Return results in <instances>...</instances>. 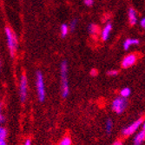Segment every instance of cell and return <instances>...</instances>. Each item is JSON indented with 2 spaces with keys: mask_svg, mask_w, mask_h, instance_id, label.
I'll use <instances>...</instances> for the list:
<instances>
[{
  "mask_svg": "<svg viewBox=\"0 0 145 145\" xmlns=\"http://www.w3.org/2000/svg\"><path fill=\"white\" fill-rule=\"evenodd\" d=\"M5 35L7 39V45L9 48V52L11 57H14L17 52L18 48V39L16 34L13 32V31L9 27L6 26L5 27Z\"/></svg>",
  "mask_w": 145,
  "mask_h": 145,
  "instance_id": "6da1fadb",
  "label": "cell"
},
{
  "mask_svg": "<svg viewBox=\"0 0 145 145\" xmlns=\"http://www.w3.org/2000/svg\"><path fill=\"white\" fill-rule=\"evenodd\" d=\"M61 84H62V96L66 98L69 96V84H68V64L66 61L61 63Z\"/></svg>",
  "mask_w": 145,
  "mask_h": 145,
  "instance_id": "7a4b0ae2",
  "label": "cell"
},
{
  "mask_svg": "<svg viewBox=\"0 0 145 145\" xmlns=\"http://www.w3.org/2000/svg\"><path fill=\"white\" fill-rule=\"evenodd\" d=\"M36 84H37V95L40 102L44 101L45 97V89H44V81L43 74L40 71H37L36 75Z\"/></svg>",
  "mask_w": 145,
  "mask_h": 145,
  "instance_id": "3957f363",
  "label": "cell"
},
{
  "mask_svg": "<svg viewBox=\"0 0 145 145\" xmlns=\"http://www.w3.org/2000/svg\"><path fill=\"white\" fill-rule=\"evenodd\" d=\"M127 104H128L127 98H125V97H116L112 102L111 109L116 114H122L124 111V110L126 109Z\"/></svg>",
  "mask_w": 145,
  "mask_h": 145,
  "instance_id": "277c9868",
  "label": "cell"
},
{
  "mask_svg": "<svg viewBox=\"0 0 145 145\" xmlns=\"http://www.w3.org/2000/svg\"><path fill=\"white\" fill-rule=\"evenodd\" d=\"M142 122H143L142 118H140V119L137 120V121L134 122L133 123H131L129 126L124 128L123 130V134L124 136H126V137L132 135L134 132H136V131L138 129V128L142 125Z\"/></svg>",
  "mask_w": 145,
  "mask_h": 145,
  "instance_id": "5b68a950",
  "label": "cell"
},
{
  "mask_svg": "<svg viewBox=\"0 0 145 145\" xmlns=\"http://www.w3.org/2000/svg\"><path fill=\"white\" fill-rule=\"evenodd\" d=\"M19 93L21 102L24 103L27 97V78L25 75H22L20 79V87H19Z\"/></svg>",
  "mask_w": 145,
  "mask_h": 145,
  "instance_id": "8992f818",
  "label": "cell"
},
{
  "mask_svg": "<svg viewBox=\"0 0 145 145\" xmlns=\"http://www.w3.org/2000/svg\"><path fill=\"white\" fill-rule=\"evenodd\" d=\"M137 62V57L135 54H129L128 56H126L123 61H122V66L123 68L126 69V68H129L130 66H132L133 64H135V63Z\"/></svg>",
  "mask_w": 145,
  "mask_h": 145,
  "instance_id": "52a82bcc",
  "label": "cell"
},
{
  "mask_svg": "<svg viewBox=\"0 0 145 145\" xmlns=\"http://www.w3.org/2000/svg\"><path fill=\"white\" fill-rule=\"evenodd\" d=\"M111 30H112V24L110 23L106 24V25L104 26V28L102 31V39L103 41H107L109 39Z\"/></svg>",
  "mask_w": 145,
  "mask_h": 145,
  "instance_id": "ba28073f",
  "label": "cell"
},
{
  "mask_svg": "<svg viewBox=\"0 0 145 145\" xmlns=\"http://www.w3.org/2000/svg\"><path fill=\"white\" fill-rule=\"evenodd\" d=\"M144 140H145V129H142L135 137V138H134V145H141L143 142Z\"/></svg>",
  "mask_w": 145,
  "mask_h": 145,
  "instance_id": "9c48e42d",
  "label": "cell"
},
{
  "mask_svg": "<svg viewBox=\"0 0 145 145\" xmlns=\"http://www.w3.org/2000/svg\"><path fill=\"white\" fill-rule=\"evenodd\" d=\"M140 42L138 39H135V38H128L125 40L124 44H123V48L125 50H128L129 49V47L131 45H137Z\"/></svg>",
  "mask_w": 145,
  "mask_h": 145,
  "instance_id": "30bf717a",
  "label": "cell"
},
{
  "mask_svg": "<svg viewBox=\"0 0 145 145\" xmlns=\"http://www.w3.org/2000/svg\"><path fill=\"white\" fill-rule=\"evenodd\" d=\"M129 24L131 25H134L137 24V12L134 9H129Z\"/></svg>",
  "mask_w": 145,
  "mask_h": 145,
  "instance_id": "8fae6325",
  "label": "cell"
},
{
  "mask_svg": "<svg viewBox=\"0 0 145 145\" xmlns=\"http://www.w3.org/2000/svg\"><path fill=\"white\" fill-rule=\"evenodd\" d=\"M68 32H69V26L67 24H62L61 25V35H62V37H66Z\"/></svg>",
  "mask_w": 145,
  "mask_h": 145,
  "instance_id": "7c38bea8",
  "label": "cell"
},
{
  "mask_svg": "<svg viewBox=\"0 0 145 145\" xmlns=\"http://www.w3.org/2000/svg\"><path fill=\"white\" fill-rule=\"evenodd\" d=\"M130 93H131V90H130L129 88H123V89L121 90V92H120V95H121L122 97L127 98L128 97L130 96Z\"/></svg>",
  "mask_w": 145,
  "mask_h": 145,
  "instance_id": "4fadbf2b",
  "label": "cell"
},
{
  "mask_svg": "<svg viewBox=\"0 0 145 145\" xmlns=\"http://www.w3.org/2000/svg\"><path fill=\"white\" fill-rule=\"evenodd\" d=\"M58 145H71V137H63L60 141Z\"/></svg>",
  "mask_w": 145,
  "mask_h": 145,
  "instance_id": "5bb4252c",
  "label": "cell"
},
{
  "mask_svg": "<svg viewBox=\"0 0 145 145\" xmlns=\"http://www.w3.org/2000/svg\"><path fill=\"white\" fill-rule=\"evenodd\" d=\"M112 128H113V122L110 119H108L106 122V125H105V129H106V131L108 134H110L111 132Z\"/></svg>",
  "mask_w": 145,
  "mask_h": 145,
  "instance_id": "9a60e30c",
  "label": "cell"
},
{
  "mask_svg": "<svg viewBox=\"0 0 145 145\" xmlns=\"http://www.w3.org/2000/svg\"><path fill=\"white\" fill-rule=\"evenodd\" d=\"M97 30H98L97 26L95 25V24H90V25L89 26V31L90 34H94V33H96V32L97 31Z\"/></svg>",
  "mask_w": 145,
  "mask_h": 145,
  "instance_id": "2e32d148",
  "label": "cell"
},
{
  "mask_svg": "<svg viewBox=\"0 0 145 145\" xmlns=\"http://www.w3.org/2000/svg\"><path fill=\"white\" fill-rule=\"evenodd\" d=\"M6 136H7L6 130L5 129L0 127V139H4L5 140V138L6 137Z\"/></svg>",
  "mask_w": 145,
  "mask_h": 145,
  "instance_id": "e0dca14e",
  "label": "cell"
},
{
  "mask_svg": "<svg viewBox=\"0 0 145 145\" xmlns=\"http://www.w3.org/2000/svg\"><path fill=\"white\" fill-rule=\"evenodd\" d=\"M76 25H77V20L76 19H73L71 22V24H70V27L71 28V31H74L76 27Z\"/></svg>",
  "mask_w": 145,
  "mask_h": 145,
  "instance_id": "ac0fdd59",
  "label": "cell"
},
{
  "mask_svg": "<svg viewBox=\"0 0 145 145\" xmlns=\"http://www.w3.org/2000/svg\"><path fill=\"white\" fill-rule=\"evenodd\" d=\"M118 74V71L116 70H110L107 72V75L110 76H115Z\"/></svg>",
  "mask_w": 145,
  "mask_h": 145,
  "instance_id": "d6986e66",
  "label": "cell"
},
{
  "mask_svg": "<svg viewBox=\"0 0 145 145\" xmlns=\"http://www.w3.org/2000/svg\"><path fill=\"white\" fill-rule=\"evenodd\" d=\"M84 3L86 6H91L94 3V0H84Z\"/></svg>",
  "mask_w": 145,
  "mask_h": 145,
  "instance_id": "ffe728a7",
  "label": "cell"
},
{
  "mask_svg": "<svg viewBox=\"0 0 145 145\" xmlns=\"http://www.w3.org/2000/svg\"><path fill=\"white\" fill-rule=\"evenodd\" d=\"M97 74H98L97 70H96V69L91 70V71H90V75H91L92 76H97Z\"/></svg>",
  "mask_w": 145,
  "mask_h": 145,
  "instance_id": "44dd1931",
  "label": "cell"
},
{
  "mask_svg": "<svg viewBox=\"0 0 145 145\" xmlns=\"http://www.w3.org/2000/svg\"><path fill=\"white\" fill-rule=\"evenodd\" d=\"M140 25L142 26V28L145 29V17H144L143 18L141 19V21H140Z\"/></svg>",
  "mask_w": 145,
  "mask_h": 145,
  "instance_id": "7402d4cb",
  "label": "cell"
},
{
  "mask_svg": "<svg viewBox=\"0 0 145 145\" xmlns=\"http://www.w3.org/2000/svg\"><path fill=\"white\" fill-rule=\"evenodd\" d=\"M112 145H123V143H122V142H120V141H116V142H115Z\"/></svg>",
  "mask_w": 145,
  "mask_h": 145,
  "instance_id": "603a6c76",
  "label": "cell"
},
{
  "mask_svg": "<svg viewBox=\"0 0 145 145\" xmlns=\"http://www.w3.org/2000/svg\"><path fill=\"white\" fill-rule=\"evenodd\" d=\"M0 145H6V142L4 139H0Z\"/></svg>",
  "mask_w": 145,
  "mask_h": 145,
  "instance_id": "cb8c5ba5",
  "label": "cell"
},
{
  "mask_svg": "<svg viewBox=\"0 0 145 145\" xmlns=\"http://www.w3.org/2000/svg\"><path fill=\"white\" fill-rule=\"evenodd\" d=\"M31 140L30 139H27L26 140V142H25V143H24V145H31Z\"/></svg>",
  "mask_w": 145,
  "mask_h": 145,
  "instance_id": "d4e9b609",
  "label": "cell"
},
{
  "mask_svg": "<svg viewBox=\"0 0 145 145\" xmlns=\"http://www.w3.org/2000/svg\"><path fill=\"white\" fill-rule=\"evenodd\" d=\"M4 121V116L1 115V113H0V123H2Z\"/></svg>",
  "mask_w": 145,
  "mask_h": 145,
  "instance_id": "484cf974",
  "label": "cell"
},
{
  "mask_svg": "<svg viewBox=\"0 0 145 145\" xmlns=\"http://www.w3.org/2000/svg\"><path fill=\"white\" fill-rule=\"evenodd\" d=\"M142 128H143V129H145V121H144V123L142 124Z\"/></svg>",
  "mask_w": 145,
  "mask_h": 145,
  "instance_id": "4316f807",
  "label": "cell"
},
{
  "mask_svg": "<svg viewBox=\"0 0 145 145\" xmlns=\"http://www.w3.org/2000/svg\"><path fill=\"white\" fill-rule=\"evenodd\" d=\"M1 110H2V105L0 103V113H1Z\"/></svg>",
  "mask_w": 145,
  "mask_h": 145,
  "instance_id": "83f0119b",
  "label": "cell"
},
{
  "mask_svg": "<svg viewBox=\"0 0 145 145\" xmlns=\"http://www.w3.org/2000/svg\"><path fill=\"white\" fill-rule=\"evenodd\" d=\"M1 64H2V63H1V61H0V67H1Z\"/></svg>",
  "mask_w": 145,
  "mask_h": 145,
  "instance_id": "f1b7e54d",
  "label": "cell"
}]
</instances>
